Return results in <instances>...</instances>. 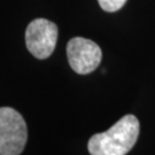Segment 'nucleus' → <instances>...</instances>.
Returning a JSON list of instances; mask_svg holds the SVG:
<instances>
[{
  "label": "nucleus",
  "mask_w": 155,
  "mask_h": 155,
  "mask_svg": "<svg viewBox=\"0 0 155 155\" xmlns=\"http://www.w3.org/2000/svg\"><path fill=\"white\" fill-rule=\"evenodd\" d=\"M100 7L105 12L113 13L118 9H121L123 6L125 5L127 0H98Z\"/></svg>",
  "instance_id": "nucleus-5"
},
{
  "label": "nucleus",
  "mask_w": 155,
  "mask_h": 155,
  "mask_svg": "<svg viewBox=\"0 0 155 155\" xmlns=\"http://www.w3.org/2000/svg\"><path fill=\"white\" fill-rule=\"evenodd\" d=\"M58 27L46 18H36L25 30V44L35 58L44 60L53 53L58 41Z\"/></svg>",
  "instance_id": "nucleus-3"
},
{
  "label": "nucleus",
  "mask_w": 155,
  "mask_h": 155,
  "mask_svg": "<svg viewBox=\"0 0 155 155\" xmlns=\"http://www.w3.org/2000/svg\"><path fill=\"white\" fill-rule=\"evenodd\" d=\"M67 56L74 71L79 75H87L99 67L102 52L92 40L75 37L67 45Z\"/></svg>",
  "instance_id": "nucleus-4"
},
{
  "label": "nucleus",
  "mask_w": 155,
  "mask_h": 155,
  "mask_svg": "<svg viewBox=\"0 0 155 155\" xmlns=\"http://www.w3.org/2000/svg\"><path fill=\"white\" fill-rule=\"evenodd\" d=\"M140 124L134 115H125L110 129L93 134L87 148L91 155H127L137 143Z\"/></svg>",
  "instance_id": "nucleus-1"
},
{
  "label": "nucleus",
  "mask_w": 155,
  "mask_h": 155,
  "mask_svg": "<svg viewBox=\"0 0 155 155\" xmlns=\"http://www.w3.org/2000/svg\"><path fill=\"white\" fill-rule=\"evenodd\" d=\"M28 139L22 115L11 107L0 108V155H20Z\"/></svg>",
  "instance_id": "nucleus-2"
}]
</instances>
